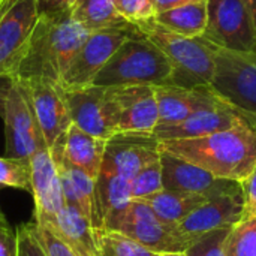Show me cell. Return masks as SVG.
Returning a JSON list of instances; mask_svg holds the SVG:
<instances>
[{
    "mask_svg": "<svg viewBox=\"0 0 256 256\" xmlns=\"http://www.w3.org/2000/svg\"><path fill=\"white\" fill-rule=\"evenodd\" d=\"M160 150L214 177L243 182L256 164V132L246 124L201 138L160 141Z\"/></svg>",
    "mask_w": 256,
    "mask_h": 256,
    "instance_id": "obj_1",
    "label": "cell"
},
{
    "mask_svg": "<svg viewBox=\"0 0 256 256\" xmlns=\"http://www.w3.org/2000/svg\"><path fill=\"white\" fill-rule=\"evenodd\" d=\"M87 36L88 32L70 18L69 10L39 14L15 76H40L62 84L72 58Z\"/></svg>",
    "mask_w": 256,
    "mask_h": 256,
    "instance_id": "obj_2",
    "label": "cell"
},
{
    "mask_svg": "<svg viewBox=\"0 0 256 256\" xmlns=\"http://www.w3.org/2000/svg\"><path fill=\"white\" fill-rule=\"evenodd\" d=\"M136 28L168 58L171 86L188 90L207 88L214 76V46L202 38H184L168 32L154 20L136 24Z\"/></svg>",
    "mask_w": 256,
    "mask_h": 256,
    "instance_id": "obj_3",
    "label": "cell"
},
{
    "mask_svg": "<svg viewBox=\"0 0 256 256\" xmlns=\"http://www.w3.org/2000/svg\"><path fill=\"white\" fill-rule=\"evenodd\" d=\"M172 68L165 54L138 30L123 42L98 74L93 86H165L171 84Z\"/></svg>",
    "mask_w": 256,
    "mask_h": 256,
    "instance_id": "obj_4",
    "label": "cell"
},
{
    "mask_svg": "<svg viewBox=\"0 0 256 256\" xmlns=\"http://www.w3.org/2000/svg\"><path fill=\"white\" fill-rule=\"evenodd\" d=\"M216 70L208 90L256 132V51L214 46Z\"/></svg>",
    "mask_w": 256,
    "mask_h": 256,
    "instance_id": "obj_5",
    "label": "cell"
},
{
    "mask_svg": "<svg viewBox=\"0 0 256 256\" xmlns=\"http://www.w3.org/2000/svg\"><path fill=\"white\" fill-rule=\"evenodd\" d=\"M0 116L4 123L6 158L28 160L39 146L46 144L27 93L16 76L9 78L0 93Z\"/></svg>",
    "mask_w": 256,
    "mask_h": 256,
    "instance_id": "obj_6",
    "label": "cell"
},
{
    "mask_svg": "<svg viewBox=\"0 0 256 256\" xmlns=\"http://www.w3.org/2000/svg\"><path fill=\"white\" fill-rule=\"evenodd\" d=\"M108 231H117L159 255L184 254L194 243L180 234L177 225L164 222L141 200H132Z\"/></svg>",
    "mask_w": 256,
    "mask_h": 256,
    "instance_id": "obj_7",
    "label": "cell"
},
{
    "mask_svg": "<svg viewBox=\"0 0 256 256\" xmlns=\"http://www.w3.org/2000/svg\"><path fill=\"white\" fill-rule=\"evenodd\" d=\"M201 38L218 48L256 51L254 18L243 0H207V27Z\"/></svg>",
    "mask_w": 256,
    "mask_h": 256,
    "instance_id": "obj_8",
    "label": "cell"
},
{
    "mask_svg": "<svg viewBox=\"0 0 256 256\" xmlns=\"http://www.w3.org/2000/svg\"><path fill=\"white\" fill-rule=\"evenodd\" d=\"M38 18L36 0H4L0 4V78L16 75Z\"/></svg>",
    "mask_w": 256,
    "mask_h": 256,
    "instance_id": "obj_9",
    "label": "cell"
},
{
    "mask_svg": "<svg viewBox=\"0 0 256 256\" xmlns=\"http://www.w3.org/2000/svg\"><path fill=\"white\" fill-rule=\"evenodd\" d=\"M136 33V26L134 28H105L88 33L62 80L63 90H80L93 86L98 74L117 48Z\"/></svg>",
    "mask_w": 256,
    "mask_h": 256,
    "instance_id": "obj_10",
    "label": "cell"
},
{
    "mask_svg": "<svg viewBox=\"0 0 256 256\" xmlns=\"http://www.w3.org/2000/svg\"><path fill=\"white\" fill-rule=\"evenodd\" d=\"M64 100L72 124L81 130L105 141L117 134V110L108 87L64 90Z\"/></svg>",
    "mask_w": 256,
    "mask_h": 256,
    "instance_id": "obj_11",
    "label": "cell"
},
{
    "mask_svg": "<svg viewBox=\"0 0 256 256\" xmlns=\"http://www.w3.org/2000/svg\"><path fill=\"white\" fill-rule=\"evenodd\" d=\"M18 78V76H16ZM27 93L42 136L51 150L72 124L63 87L48 78H18Z\"/></svg>",
    "mask_w": 256,
    "mask_h": 256,
    "instance_id": "obj_12",
    "label": "cell"
},
{
    "mask_svg": "<svg viewBox=\"0 0 256 256\" xmlns=\"http://www.w3.org/2000/svg\"><path fill=\"white\" fill-rule=\"evenodd\" d=\"M160 165L162 184L166 190L201 195L208 200L218 196L243 195L240 182L214 177L208 171L164 150H160Z\"/></svg>",
    "mask_w": 256,
    "mask_h": 256,
    "instance_id": "obj_13",
    "label": "cell"
},
{
    "mask_svg": "<svg viewBox=\"0 0 256 256\" xmlns=\"http://www.w3.org/2000/svg\"><path fill=\"white\" fill-rule=\"evenodd\" d=\"M159 156L160 141L153 134L118 132L106 141L100 171L132 182L147 164L159 159Z\"/></svg>",
    "mask_w": 256,
    "mask_h": 256,
    "instance_id": "obj_14",
    "label": "cell"
},
{
    "mask_svg": "<svg viewBox=\"0 0 256 256\" xmlns=\"http://www.w3.org/2000/svg\"><path fill=\"white\" fill-rule=\"evenodd\" d=\"M32 195L34 201V218L38 224L50 225L64 208L60 176L51 152L46 144H42L28 159Z\"/></svg>",
    "mask_w": 256,
    "mask_h": 256,
    "instance_id": "obj_15",
    "label": "cell"
},
{
    "mask_svg": "<svg viewBox=\"0 0 256 256\" xmlns=\"http://www.w3.org/2000/svg\"><path fill=\"white\" fill-rule=\"evenodd\" d=\"M108 88L117 110V134H153L159 122L154 87L118 86Z\"/></svg>",
    "mask_w": 256,
    "mask_h": 256,
    "instance_id": "obj_16",
    "label": "cell"
},
{
    "mask_svg": "<svg viewBox=\"0 0 256 256\" xmlns=\"http://www.w3.org/2000/svg\"><path fill=\"white\" fill-rule=\"evenodd\" d=\"M242 124L249 126V123L237 111H234L232 108H230L220 100L219 105L213 108L200 110L180 123L168 124V126H156L153 135L159 141L190 140V138H201L216 132L228 130Z\"/></svg>",
    "mask_w": 256,
    "mask_h": 256,
    "instance_id": "obj_17",
    "label": "cell"
},
{
    "mask_svg": "<svg viewBox=\"0 0 256 256\" xmlns=\"http://www.w3.org/2000/svg\"><path fill=\"white\" fill-rule=\"evenodd\" d=\"M244 219V198L236 196H218L210 198L192 212L177 228L182 236L195 242L198 237L222 230L232 228Z\"/></svg>",
    "mask_w": 256,
    "mask_h": 256,
    "instance_id": "obj_18",
    "label": "cell"
},
{
    "mask_svg": "<svg viewBox=\"0 0 256 256\" xmlns=\"http://www.w3.org/2000/svg\"><path fill=\"white\" fill-rule=\"evenodd\" d=\"M159 122L158 126L176 124L186 120L200 110L213 108L220 100L207 88L188 90L177 86L165 84L154 87Z\"/></svg>",
    "mask_w": 256,
    "mask_h": 256,
    "instance_id": "obj_19",
    "label": "cell"
},
{
    "mask_svg": "<svg viewBox=\"0 0 256 256\" xmlns=\"http://www.w3.org/2000/svg\"><path fill=\"white\" fill-rule=\"evenodd\" d=\"M50 152L60 176L64 204L75 207L90 220L92 226L96 230L98 220L94 201V178H92L82 170L69 164L57 148H51Z\"/></svg>",
    "mask_w": 256,
    "mask_h": 256,
    "instance_id": "obj_20",
    "label": "cell"
},
{
    "mask_svg": "<svg viewBox=\"0 0 256 256\" xmlns=\"http://www.w3.org/2000/svg\"><path fill=\"white\" fill-rule=\"evenodd\" d=\"M105 146V140L96 138L81 130L75 124H70L66 134L54 144L52 148H57L69 164L82 170L96 180L102 168Z\"/></svg>",
    "mask_w": 256,
    "mask_h": 256,
    "instance_id": "obj_21",
    "label": "cell"
},
{
    "mask_svg": "<svg viewBox=\"0 0 256 256\" xmlns=\"http://www.w3.org/2000/svg\"><path fill=\"white\" fill-rule=\"evenodd\" d=\"M94 201L96 230H110L132 201L130 182L117 174L100 171L94 180Z\"/></svg>",
    "mask_w": 256,
    "mask_h": 256,
    "instance_id": "obj_22",
    "label": "cell"
},
{
    "mask_svg": "<svg viewBox=\"0 0 256 256\" xmlns=\"http://www.w3.org/2000/svg\"><path fill=\"white\" fill-rule=\"evenodd\" d=\"M48 226L54 230L78 256H102L96 230L75 207L64 204V208Z\"/></svg>",
    "mask_w": 256,
    "mask_h": 256,
    "instance_id": "obj_23",
    "label": "cell"
},
{
    "mask_svg": "<svg viewBox=\"0 0 256 256\" xmlns=\"http://www.w3.org/2000/svg\"><path fill=\"white\" fill-rule=\"evenodd\" d=\"M68 10L70 18L88 33L105 28L135 27L117 14L112 0H72Z\"/></svg>",
    "mask_w": 256,
    "mask_h": 256,
    "instance_id": "obj_24",
    "label": "cell"
},
{
    "mask_svg": "<svg viewBox=\"0 0 256 256\" xmlns=\"http://www.w3.org/2000/svg\"><path fill=\"white\" fill-rule=\"evenodd\" d=\"M154 21L171 33L184 38H201L207 27V2H192L154 16Z\"/></svg>",
    "mask_w": 256,
    "mask_h": 256,
    "instance_id": "obj_25",
    "label": "cell"
},
{
    "mask_svg": "<svg viewBox=\"0 0 256 256\" xmlns=\"http://www.w3.org/2000/svg\"><path fill=\"white\" fill-rule=\"evenodd\" d=\"M208 198L186 192H176L162 189L160 192L147 196L144 201L164 222L170 225H180L192 212H195Z\"/></svg>",
    "mask_w": 256,
    "mask_h": 256,
    "instance_id": "obj_26",
    "label": "cell"
},
{
    "mask_svg": "<svg viewBox=\"0 0 256 256\" xmlns=\"http://www.w3.org/2000/svg\"><path fill=\"white\" fill-rule=\"evenodd\" d=\"M96 237L102 256H162L117 231L96 230Z\"/></svg>",
    "mask_w": 256,
    "mask_h": 256,
    "instance_id": "obj_27",
    "label": "cell"
},
{
    "mask_svg": "<svg viewBox=\"0 0 256 256\" xmlns=\"http://www.w3.org/2000/svg\"><path fill=\"white\" fill-rule=\"evenodd\" d=\"M225 256H256V218H244L231 228L225 243Z\"/></svg>",
    "mask_w": 256,
    "mask_h": 256,
    "instance_id": "obj_28",
    "label": "cell"
},
{
    "mask_svg": "<svg viewBox=\"0 0 256 256\" xmlns=\"http://www.w3.org/2000/svg\"><path fill=\"white\" fill-rule=\"evenodd\" d=\"M0 188H10L32 194L28 160L0 156Z\"/></svg>",
    "mask_w": 256,
    "mask_h": 256,
    "instance_id": "obj_29",
    "label": "cell"
},
{
    "mask_svg": "<svg viewBox=\"0 0 256 256\" xmlns=\"http://www.w3.org/2000/svg\"><path fill=\"white\" fill-rule=\"evenodd\" d=\"M164 189L162 184V165L159 159L147 164L130 182L132 200H144Z\"/></svg>",
    "mask_w": 256,
    "mask_h": 256,
    "instance_id": "obj_30",
    "label": "cell"
},
{
    "mask_svg": "<svg viewBox=\"0 0 256 256\" xmlns=\"http://www.w3.org/2000/svg\"><path fill=\"white\" fill-rule=\"evenodd\" d=\"M30 228L46 256H78L48 225L30 222Z\"/></svg>",
    "mask_w": 256,
    "mask_h": 256,
    "instance_id": "obj_31",
    "label": "cell"
},
{
    "mask_svg": "<svg viewBox=\"0 0 256 256\" xmlns=\"http://www.w3.org/2000/svg\"><path fill=\"white\" fill-rule=\"evenodd\" d=\"M112 4L117 14L134 26L156 16L153 0H112Z\"/></svg>",
    "mask_w": 256,
    "mask_h": 256,
    "instance_id": "obj_32",
    "label": "cell"
},
{
    "mask_svg": "<svg viewBox=\"0 0 256 256\" xmlns=\"http://www.w3.org/2000/svg\"><path fill=\"white\" fill-rule=\"evenodd\" d=\"M231 228H222L198 237L192 246L184 252L188 256H225L224 243Z\"/></svg>",
    "mask_w": 256,
    "mask_h": 256,
    "instance_id": "obj_33",
    "label": "cell"
},
{
    "mask_svg": "<svg viewBox=\"0 0 256 256\" xmlns=\"http://www.w3.org/2000/svg\"><path fill=\"white\" fill-rule=\"evenodd\" d=\"M16 243H18V256H46L39 242L36 240L30 228V224L18 226Z\"/></svg>",
    "mask_w": 256,
    "mask_h": 256,
    "instance_id": "obj_34",
    "label": "cell"
},
{
    "mask_svg": "<svg viewBox=\"0 0 256 256\" xmlns=\"http://www.w3.org/2000/svg\"><path fill=\"white\" fill-rule=\"evenodd\" d=\"M0 256H18L16 231H14L0 210Z\"/></svg>",
    "mask_w": 256,
    "mask_h": 256,
    "instance_id": "obj_35",
    "label": "cell"
},
{
    "mask_svg": "<svg viewBox=\"0 0 256 256\" xmlns=\"http://www.w3.org/2000/svg\"><path fill=\"white\" fill-rule=\"evenodd\" d=\"M244 198V218H256V164L250 174L242 182Z\"/></svg>",
    "mask_w": 256,
    "mask_h": 256,
    "instance_id": "obj_36",
    "label": "cell"
},
{
    "mask_svg": "<svg viewBox=\"0 0 256 256\" xmlns=\"http://www.w3.org/2000/svg\"><path fill=\"white\" fill-rule=\"evenodd\" d=\"M39 14L44 12H58V10H68L72 0H36Z\"/></svg>",
    "mask_w": 256,
    "mask_h": 256,
    "instance_id": "obj_37",
    "label": "cell"
},
{
    "mask_svg": "<svg viewBox=\"0 0 256 256\" xmlns=\"http://www.w3.org/2000/svg\"><path fill=\"white\" fill-rule=\"evenodd\" d=\"M192 2H207V0H153V4H154L156 15H158V14H160L164 10L182 6V4H186V3H192Z\"/></svg>",
    "mask_w": 256,
    "mask_h": 256,
    "instance_id": "obj_38",
    "label": "cell"
},
{
    "mask_svg": "<svg viewBox=\"0 0 256 256\" xmlns=\"http://www.w3.org/2000/svg\"><path fill=\"white\" fill-rule=\"evenodd\" d=\"M243 2H244V4L248 6L250 15H252V18H254V24H255L256 28V0H243Z\"/></svg>",
    "mask_w": 256,
    "mask_h": 256,
    "instance_id": "obj_39",
    "label": "cell"
},
{
    "mask_svg": "<svg viewBox=\"0 0 256 256\" xmlns=\"http://www.w3.org/2000/svg\"><path fill=\"white\" fill-rule=\"evenodd\" d=\"M162 256H188L186 254H165V255Z\"/></svg>",
    "mask_w": 256,
    "mask_h": 256,
    "instance_id": "obj_40",
    "label": "cell"
},
{
    "mask_svg": "<svg viewBox=\"0 0 256 256\" xmlns=\"http://www.w3.org/2000/svg\"><path fill=\"white\" fill-rule=\"evenodd\" d=\"M3 2H4V0H0V4H2V3H3Z\"/></svg>",
    "mask_w": 256,
    "mask_h": 256,
    "instance_id": "obj_41",
    "label": "cell"
}]
</instances>
